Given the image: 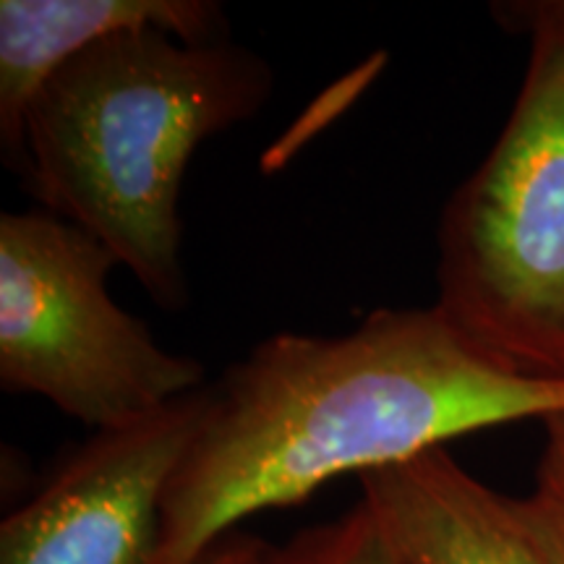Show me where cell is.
<instances>
[{
  "label": "cell",
  "instance_id": "6da1fadb",
  "mask_svg": "<svg viewBox=\"0 0 564 564\" xmlns=\"http://www.w3.org/2000/svg\"><path fill=\"white\" fill-rule=\"evenodd\" d=\"M564 413V379L507 369L440 308H373L345 335L280 333L215 384L162 502L152 564H202L253 514L457 436Z\"/></svg>",
  "mask_w": 564,
  "mask_h": 564
},
{
  "label": "cell",
  "instance_id": "7a4b0ae2",
  "mask_svg": "<svg viewBox=\"0 0 564 564\" xmlns=\"http://www.w3.org/2000/svg\"><path fill=\"white\" fill-rule=\"evenodd\" d=\"M274 68L236 42L112 34L47 79L26 116L21 175L42 209L108 246L165 312L188 306L181 192L204 141L249 123Z\"/></svg>",
  "mask_w": 564,
  "mask_h": 564
},
{
  "label": "cell",
  "instance_id": "3957f363",
  "mask_svg": "<svg viewBox=\"0 0 564 564\" xmlns=\"http://www.w3.org/2000/svg\"><path fill=\"white\" fill-rule=\"evenodd\" d=\"M497 13L531 53L505 129L442 209L436 308L507 369L564 379V0Z\"/></svg>",
  "mask_w": 564,
  "mask_h": 564
},
{
  "label": "cell",
  "instance_id": "277c9868",
  "mask_svg": "<svg viewBox=\"0 0 564 564\" xmlns=\"http://www.w3.org/2000/svg\"><path fill=\"white\" fill-rule=\"evenodd\" d=\"M121 264L47 209L0 215V387L40 394L91 432L158 413L204 384V364L154 340L110 299Z\"/></svg>",
  "mask_w": 564,
  "mask_h": 564
},
{
  "label": "cell",
  "instance_id": "5b68a950",
  "mask_svg": "<svg viewBox=\"0 0 564 564\" xmlns=\"http://www.w3.org/2000/svg\"><path fill=\"white\" fill-rule=\"evenodd\" d=\"M209 384L147 419L95 432L0 525V564H152L162 502Z\"/></svg>",
  "mask_w": 564,
  "mask_h": 564
},
{
  "label": "cell",
  "instance_id": "8992f818",
  "mask_svg": "<svg viewBox=\"0 0 564 564\" xmlns=\"http://www.w3.org/2000/svg\"><path fill=\"white\" fill-rule=\"evenodd\" d=\"M400 564H552L520 497L470 474L447 447L358 476Z\"/></svg>",
  "mask_w": 564,
  "mask_h": 564
},
{
  "label": "cell",
  "instance_id": "52a82bcc",
  "mask_svg": "<svg viewBox=\"0 0 564 564\" xmlns=\"http://www.w3.org/2000/svg\"><path fill=\"white\" fill-rule=\"evenodd\" d=\"M131 30H160L188 45L230 40L217 0H0V152L24 175V131L34 97L70 58Z\"/></svg>",
  "mask_w": 564,
  "mask_h": 564
},
{
  "label": "cell",
  "instance_id": "ba28073f",
  "mask_svg": "<svg viewBox=\"0 0 564 564\" xmlns=\"http://www.w3.org/2000/svg\"><path fill=\"white\" fill-rule=\"evenodd\" d=\"M202 564H400V560L377 514L358 499L340 518L299 528L282 541L238 528L215 541Z\"/></svg>",
  "mask_w": 564,
  "mask_h": 564
},
{
  "label": "cell",
  "instance_id": "9c48e42d",
  "mask_svg": "<svg viewBox=\"0 0 564 564\" xmlns=\"http://www.w3.org/2000/svg\"><path fill=\"white\" fill-rule=\"evenodd\" d=\"M523 502L531 531L552 564H564V413L544 421V447Z\"/></svg>",
  "mask_w": 564,
  "mask_h": 564
}]
</instances>
